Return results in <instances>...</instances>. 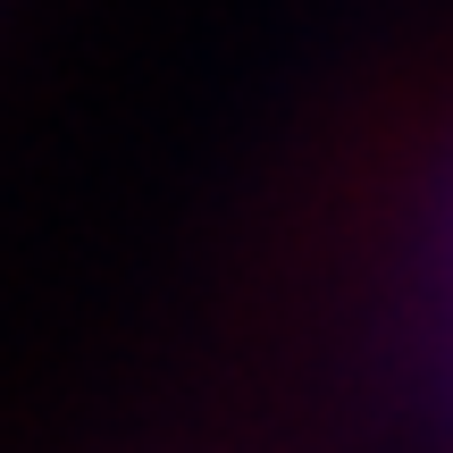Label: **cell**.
<instances>
[{
  "instance_id": "cell-1",
  "label": "cell",
  "mask_w": 453,
  "mask_h": 453,
  "mask_svg": "<svg viewBox=\"0 0 453 453\" xmlns=\"http://www.w3.org/2000/svg\"><path fill=\"white\" fill-rule=\"evenodd\" d=\"M445 311H453V226H445ZM445 420H453V319H445Z\"/></svg>"
}]
</instances>
